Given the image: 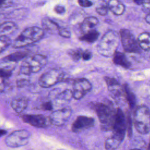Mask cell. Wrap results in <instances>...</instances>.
I'll return each instance as SVG.
<instances>
[{"instance_id":"obj_5","label":"cell","mask_w":150,"mask_h":150,"mask_svg":"<svg viewBox=\"0 0 150 150\" xmlns=\"http://www.w3.org/2000/svg\"><path fill=\"white\" fill-rule=\"evenodd\" d=\"M134 126L137 131L146 134L150 130V111L145 105L138 106L134 115Z\"/></svg>"},{"instance_id":"obj_16","label":"cell","mask_w":150,"mask_h":150,"mask_svg":"<svg viewBox=\"0 0 150 150\" xmlns=\"http://www.w3.org/2000/svg\"><path fill=\"white\" fill-rule=\"evenodd\" d=\"M108 9L114 15H121L125 11V6L120 1L117 0H111L107 2Z\"/></svg>"},{"instance_id":"obj_18","label":"cell","mask_w":150,"mask_h":150,"mask_svg":"<svg viewBox=\"0 0 150 150\" xmlns=\"http://www.w3.org/2000/svg\"><path fill=\"white\" fill-rule=\"evenodd\" d=\"M104 80L107 83L108 90L114 94L118 96L121 93L120 83L114 78L110 77H105Z\"/></svg>"},{"instance_id":"obj_17","label":"cell","mask_w":150,"mask_h":150,"mask_svg":"<svg viewBox=\"0 0 150 150\" xmlns=\"http://www.w3.org/2000/svg\"><path fill=\"white\" fill-rule=\"evenodd\" d=\"M15 67V63L4 62V63L0 64V76L4 79L9 77L12 75Z\"/></svg>"},{"instance_id":"obj_39","label":"cell","mask_w":150,"mask_h":150,"mask_svg":"<svg viewBox=\"0 0 150 150\" xmlns=\"http://www.w3.org/2000/svg\"><path fill=\"white\" fill-rule=\"evenodd\" d=\"M5 88V79L0 76V93H2Z\"/></svg>"},{"instance_id":"obj_25","label":"cell","mask_w":150,"mask_h":150,"mask_svg":"<svg viewBox=\"0 0 150 150\" xmlns=\"http://www.w3.org/2000/svg\"><path fill=\"white\" fill-rule=\"evenodd\" d=\"M124 91L129 107L132 108H134L136 103L135 97L132 91L131 90L129 86L127 84H125L124 86Z\"/></svg>"},{"instance_id":"obj_10","label":"cell","mask_w":150,"mask_h":150,"mask_svg":"<svg viewBox=\"0 0 150 150\" xmlns=\"http://www.w3.org/2000/svg\"><path fill=\"white\" fill-rule=\"evenodd\" d=\"M90 82L86 79L80 78L76 79L73 84V96L75 100L82 98L91 89Z\"/></svg>"},{"instance_id":"obj_43","label":"cell","mask_w":150,"mask_h":150,"mask_svg":"<svg viewBox=\"0 0 150 150\" xmlns=\"http://www.w3.org/2000/svg\"><path fill=\"white\" fill-rule=\"evenodd\" d=\"M148 150H150V142L149 144V146H148Z\"/></svg>"},{"instance_id":"obj_42","label":"cell","mask_w":150,"mask_h":150,"mask_svg":"<svg viewBox=\"0 0 150 150\" xmlns=\"http://www.w3.org/2000/svg\"><path fill=\"white\" fill-rule=\"evenodd\" d=\"M6 134V131L5 130L0 129V137L5 135Z\"/></svg>"},{"instance_id":"obj_33","label":"cell","mask_w":150,"mask_h":150,"mask_svg":"<svg viewBox=\"0 0 150 150\" xmlns=\"http://www.w3.org/2000/svg\"><path fill=\"white\" fill-rule=\"evenodd\" d=\"M91 57H92V54H91V53L89 50L83 51L81 59L83 60H85V61L89 60H90L91 59Z\"/></svg>"},{"instance_id":"obj_27","label":"cell","mask_w":150,"mask_h":150,"mask_svg":"<svg viewBox=\"0 0 150 150\" xmlns=\"http://www.w3.org/2000/svg\"><path fill=\"white\" fill-rule=\"evenodd\" d=\"M73 98V91L70 89H66L62 92L58 93L57 96V98L59 100L63 101H69Z\"/></svg>"},{"instance_id":"obj_37","label":"cell","mask_w":150,"mask_h":150,"mask_svg":"<svg viewBox=\"0 0 150 150\" xmlns=\"http://www.w3.org/2000/svg\"><path fill=\"white\" fill-rule=\"evenodd\" d=\"M135 2L138 5H142L147 9H150V1H137Z\"/></svg>"},{"instance_id":"obj_32","label":"cell","mask_w":150,"mask_h":150,"mask_svg":"<svg viewBox=\"0 0 150 150\" xmlns=\"http://www.w3.org/2000/svg\"><path fill=\"white\" fill-rule=\"evenodd\" d=\"M96 12L100 15H105L108 13V8L107 4H101L96 8Z\"/></svg>"},{"instance_id":"obj_12","label":"cell","mask_w":150,"mask_h":150,"mask_svg":"<svg viewBox=\"0 0 150 150\" xmlns=\"http://www.w3.org/2000/svg\"><path fill=\"white\" fill-rule=\"evenodd\" d=\"M22 119L25 123L38 128H45L50 123L49 118L42 114H24Z\"/></svg>"},{"instance_id":"obj_41","label":"cell","mask_w":150,"mask_h":150,"mask_svg":"<svg viewBox=\"0 0 150 150\" xmlns=\"http://www.w3.org/2000/svg\"><path fill=\"white\" fill-rule=\"evenodd\" d=\"M145 21L147 23L150 24V13H149L145 17Z\"/></svg>"},{"instance_id":"obj_38","label":"cell","mask_w":150,"mask_h":150,"mask_svg":"<svg viewBox=\"0 0 150 150\" xmlns=\"http://www.w3.org/2000/svg\"><path fill=\"white\" fill-rule=\"evenodd\" d=\"M42 107L43 110H51L53 108V105L51 102L48 101V102L44 103L42 104Z\"/></svg>"},{"instance_id":"obj_36","label":"cell","mask_w":150,"mask_h":150,"mask_svg":"<svg viewBox=\"0 0 150 150\" xmlns=\"http://www.w3.org/2000/svg\"><path fill=\"white\" fill-rule=\"evenodd\" d=\"M12 2L10 1H0V8H8L11 6Z\"/></svg>"},{"instance_id":"obj_19","label":"cell","mask_w":150,"mask_h":150,"mask_svg":"<svg viewBox=\"0 0 150 150\" xmlns=\"http://www.w3.org/2000/svg\"><path fill=\"white\" fill-rule=\"evenodd\" d=\"M113 62L115 64L125 69H128L130 66V63L127 60L125 55L118 51H116L113 55Z\"/></svg>"},{"instance_id":"obj_40","label":"cell","mask_w":150,"mask_h":150,"mask_svg":"<svg viewBox=\"0 0 150 150\" xmlns=\"http://www.w3.org/2000/svg\"><path fill=\"white\" fill-rule=\"evenodd\" d=\"M5 19L6 16L4 14L0 13V27L3 25L4 22H5Z\"/></svg>"},{"instance_id":"obj_3","label":"cell","mask_w":150,"mask_h":150,"mask_svg":"<svg viewBox=\"0 0 150 150\" xmlns=\"http://www.w3.org/2000/svg\"><path fill=\"white\" fill-rule=\"evenodd\" d=\"M118 45V36L117 33L112 30H108L103 36L98 45V52L105 57H111L117 51Z\"/></svg>"},{"instance_id":"obj_24","label":"cell","mask_w":150,"mask_h":150,"mask_svg":"<svg viewBox=\"0 0 150 150\" xmlns=\"http://www.w3.org/2000/svg\"><path fill=\"white\" fill-rule=\"evenodd\" d=\"M16 29V25L13 22L6 21L0 27V33L1 35L6 36V34H9L13 32Z\"/></svg>"},{"instance_id":"obj_4","label":"cell","mask_w":150,"mask_h":150,"mask_svg":"<svg viewBox=\"0 0 150 150\" xmlns=\"http://www.w3.org/2000/svg\"><path fill=\"white\" fill-rule=\"evenodd\" d=\"M47 57L41 54L29 56L22 62L20 67L19 74L30 76V74L39 71L47 64Z\"/></svg>"},{"instance_id":"obj_28","label":"cell","mask_w":150,"mask_h":150,"mask_svg":"<svg viewBox=\"0 0 150 150\" xmlns=\"http://www.w3.org/2000/svg\"><path fill=\"white\" fill-rule=\"evenodd\" d=\"M12 43V41L7 36H0V53L7 49Z\"/></svg>"},{"instance_id":"obj_31","label":"cell","mask_w":150,"mask_h":150,"mask_svg":"<svg viewBox=\"0 0 150 150\" xmlns=\"http://www.w3.org/2000/svg\"><path fill=\"white\" fill-rule=\"evenodd\" d=\"M58 33L62 37L65 38H70L71 36V32L68 28L60 27L58 30Z\"/></svg>"},{"instance_id":"obj_21","label":"cell","mask_w":150,"mask_h":150,"mask_svg":"<svg viewBox=\"0 0 150 150\" xmlns=\"http://www.w3.org/2000/svg\"><path fill=\"white\" fill-rule=\"evenodd\" d=\"M28 55L29 52L28 51H19L5 56L2 59V60L4 62L15 63L28 57Z\"/></svg>"},{"instance_id":"obj_34","label":"cell","mask_w":150,"mask_h":150,"mask_svg":"<svg viewBox=\"0 0 150 150\" xmlns=\"http://www.w3.org/2000/svg\"><path fill=\"white\" fill-rule=\"evenodd\" d=\"M78 3L81 6L84 8H88L93 5V2L87 0H79L78 1Z\"/></svg>"},{"instance_id":"obj_9","label":"cell","mask_w":150,"mask_h":150,"mask_svg":"<svg viewBox=\"0 0 150 150\" xmlns=\"http://www.w3.org/2000/svg\"><path fill=\"white\" fill-rule=\"evenodd\" d=\"M127 130V119L122 111L120 108L116 110V114L112 127V131L114 135L118 137L122 140L125 135Z\"/></svg>"},{"instance_id":"obj_30","label":"cell","mask_w":150,"mask_h":150,"mask_svg":"<svg viewBox=\"0 0 150 150\" xmlns=\"http://www.w3.org/2000/svg\"><path fill=\"white\" fill-rule=\"evenodd\" d=\"M24 76H25V75L20 74L19 77L17 79L16 81V86L18 87H23L27 86L29 83V79Z\"/></svg>"},{"instance_id":"obj_11","label":"cell","mask_w":150,"mask_h":150,"mask_svg":"<svg viewBox=\"0 0 150 150\" xmlns=\"http://www.w3.org/2000/svg\"><path fill=\"white\" fill-rule=\"evenodd\" d=\"M71 113V109L68 107L55 110L50 114L49 117L50 123L57 127L62 126L69 119Z\"/></svg>"},{"instance_id":"obj_13","label":"cell","mask_w":150,"mask_h":150,"mask_svg":"<svg viewBox=\"0 0 150 150\" xmlns=\"http://www.w3.org/2000/svg\"><path fill=\"white\" fill-rule=\"evenodd\" d=\"M94 124V118L87 116L80 115L77 117L72 124L71 130L74 132H79L93 127Z\"/></svg>"},{"instance_id":"obj_23","label":"cell","mask_w":150,"mask_h":150,"mask_svg":"<svg viewBox=\"0 0 150 150\" xmlns=\"http://www.w3.org/2000/svg\"><path fill=\"white\" fill-rule=\"evenodd\" d=\"M98 36L99 33L97 30L93 29L86 33H84L79 38V39L87 43H93L97 40Z\"/></svg>"},{"instance_id":"obj_6","label":"cell","mask_w":150,"mask_h":150,"mask_svg":"<svg viewBox=\"0 0 150 150\" xmlns=\"http://www.w3.org/2000/svg\"><path fill=\"white\" fill-rule=\"evenodd\" d=\"M30 134L25 129L16 130L11 133L5 139L6 145L11 148H18L26 145Z\"/></svg>"},{"instance_id":"obj_7","label":"cell","mask_w":150,"mask_h":150,"mask_svg":"<svg viewBox=\"0 0 150 150\" xmlns=\"http://www.w3.org/2000/svg\"><path fill=\"white\" fill-rule=\"evenodd\" d=\"M64 76L63 71L58 69H52L42 74L39 84L42 88H49L63 80Z\"/></svg>"},{"instance_id":"obj_29","label":"cell","mask_w":150,"mask_h":150,"mask_svg":"<svg viewBox=\"0 0 150 150\" xmlns=\"http://www.w3.org/2000/svg\"><path fill=\"white\" fill-rule=\"evenodd\" d=\"M82 50L80 49H71L70 51H69L68 53L69 56L71 57L72 60H73L75 62L79 61L80 59H81L82 57Z\"/></svg>"},{"instance_id":"obj_8","label":"cell","mask_w":150,"mask_h":150,"mask_svg":"<svg viewBox=\"0 0 150 150\" xmlns=\"http://www.w3.org/2000/svg\"><path fill=\"white\" fill-rule=\"evenodd\" d=\"M120 36L124 50L128 53H138L140 47L132 33L126 29L120 30Z\"/></svg>"},{"instance_id":"obj_14","label":"cell","mask_w":150,"mask_h":150,"mask_svg":"<svg viewBox=\"0 0 150 150\" xmlns=\"http://www.w3.org/2000/svg\"><path fill=\"white\" fill-rule=\"evenodd\" d=\"M28 105V99L23 96H19L13 98L11 103L12 108L16 112L20 113L26 109Z\"/></svg>"},{"instance_id":"obj_1","label":"cell","mask_w":150,"mask_h":150,"mask_svg":"<svg viewBox=\"0 0 150 150\" xmlns=\"http://www.w3.org/2000/svg\"><path fill=\"white\" fill-rule=\"evenodd\" d=\"M44 30L38 26H30L25 29L12 43L13 48L26 47L39 40L44 36Z\"/></svg>"},{"instance_id":"obj_26","label":"cell","mask_w":150,"mask_h":150,"mask_svg":"<svg viewBox=\"0 0 150 150\" xmlns=\"http://www.w3.org/2000/svg\"><path fill=\"white\" fill-rule=\"evenodd\" d=\"M42 25L43 28L48 31H55L59 30V25L50 19L45 18L42 20Z\"/></svg>"},{"instance_id":"obj_44","label":"cell","mask_w":150,"mask_h":150,"mask_svg":"<svg viewBox=\"0 0 150 150\" xmlns=\"http://www.w3.org/2000/svg\"><path fill=\"white\" fill-rule=\"evenodd\" d=\"M130 150H140V149H130Z\"/></svg>"},{"instance_id":"obj_35","label":"cell","mask_w":150,"mask_h":150,"mask_svg":"<svg viewBox=\"0 0 150 150\" xmlns=\"http://www.w3.org/2000/svg\"><path fill=\"white\" fill-rule=\"evenodd\" d=\"M54 11H55L56 13L57 14H63L65 12V8L64 6L62 5H56L54 8Z\"/></svg>"},{"instance_id":"obj_2","label":"cell","mask_w":150,"mask_h":150,"mask_svg":"<svg viewBox=\"0 0 150 150\" xmlns=\"http://www.w3.org/2000/svg\"><path fill=\"white\" fill-rule=\"evenodd\" d=\"M94 108L97 113L101 128L105 131L112 129L113 124L116 114V110L110 103H96Z\"/></svg>"},{"instance_id":"obj_22","label":"cell","mask_w":150,"mask_h":150,"mask_svg":"<svg viewBox=\"0 0 150 150\" xmlns=\"http://www.w3.org/2000/svg\"><path fill=\"white\" fill-rule=\"evenodd\" d=\"M122 141L121 139L112 135L105 140L104 144L105 148L107 150H115L119 146Z\"/></svg>"},{"instance_id":"obj_15","label":"cell","mask_w":150,"mask_h":150,"mask_svg":"<svg viewBox=\"0 0 150 150\" xmlns=\"http://www.w3.org/2000/svg\"><path fill=\"white\" fill-rule=\"evenodd\" d=\"M98 23V19L95 16H88L80 24V29L81 32L86 33L91 30Z\"/></svg>"},{"instance_id":"obj_20","label":"cell","mask_w":150,"mask_h":150,"mask_svg":"<svg viewBox=\"0 0 150 150\" xmlns=\"http://www.w3.org/2000/svg\"><path fill=\"white\" fill-rule=\"evenodd\" d=\"M138 45L141 49L144 50H150V33L142 32L139 35L137 39Z\"/></svg>"}]
</instances>
